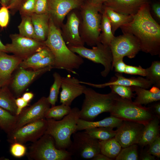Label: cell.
I'll list each match as a JSON object with an SVG mask.
<instances>
[{"instance_id": "cell-1", "label": "cell", "mask_w": 160, "mask_h": 160, "mask_svg": "<svg viewBox=\"0 0 160 160\" xmlns=\"http://www.w3.org/2000/svg\"><path fill=\"white\" fill-rule=\"evenodd\" d=\"M133 19L120 28L123 33L134 36L138 40L141 50L152 56L160 54V25L152 17L148 2L143 4Z\"/></svg>"}, {"instance_id": "cell-2", "label": "cell", "mask_w": 160, "mask_h": 160, "mask_svg": "<svg viewBox=\"0 0 160 160\" xmlns=\"http://www.w3.org/2000/svg\"><path fill=\"white\" fill-rule=\"evenodd\" d=\"M50 50L55 59L53 68L65 69L74 74L84 62L82 57L71 50L62 37L60 30L50 17L49 30L46 39L44 42Z\"/></svg>"}, {"instance_id": "cell-3", "label": "cell", "mask_w": 160, "mask_h": 160, "mask_svg": "<svg viewBox=\"0 0 160 160\" xmlns=\"http://www.w3.org/2000/svg\"><path fill=\"white\" fill-rule=\"evenodd\" d=\"M102 9V7L92 4L86 0L78 9L79 34L84 43L90 47L100 43Z\"/></svg>"}, {"instance_id": "cell-4", "label": "cell", "mask_w": 160, "mask_h": 160, "mask_svg": "<svg viewBox=\"0 0 160 160\" xmlns=\"http://www.w3.org/2000/svg\"><path fill=\"white\" fill-rule=\"evenodd\" d=\"M80 111L77 107L71 108L69 114L59 121L52 119H46L47 125L44 134L52 137L57 149L67 150L70 145L71 136L77 131Z\"/></svg>"}, {"instance_id": "cell-5", "label": "cell", "mask_w": 160, "mask_h": 160, "mask_svg": "<svg viewBox=\"0 0 160 160\" xmlns=\"http://www.w3.org/2000/svg\"><path fill=\"white\" fill-rule=\"evenodd\" d=\"M84 99L80 111V118L93 121L100 114L110 112L119 95L111 92L106 94L99 93L90 88H85Z\"/></svg>"}, {"instance_id": "cell-6", "label": "cell", "mask_w": 160, "mask_h": 160, "mask_svg": "<svg viewBox=\"0 0 160 160\" xmlns=\"http://www.w3.org/2000/svg\"><path fill=\"white\" fill-rule=\"evenodd\" d=\"M111 115L122 120L143 124H147L155 116L150 108L143 106L119 96L109 112Z\"/></svg>"}, {"instance_id": "cell-7", "label": "cell", "mask_w": 160, "mask_h": 160, "mask_svg": "<svg viewBox=\"0 0 160 160\" xmlns=\"http://www.w3.org/2000/svg\"><path fill=\"white\" fill-rule=\"evenodd\" d=\"M27 156L34 160H70L72 156L66 150L57 149L52 137L44 134L29 147Z\"/></svg>"}, {"instance_id": "cell-8", "label": "cell", "mask_w": 160, "mask_h": 160, "mask_svg": "<svg viewBox=\"0 0 160 160\" xmlns=\"http://www.w3.org/2000/svg\"><path fill=\"white\" fill-rule=\"evenodd\" d=\"M73 52L76 53L82 57L88 59L95 63L101 64L104 69L101 72V76L106 77L112 70L113 56L110 46L99 43L91 49L83 46H67Z\"/></svg>"}, {"instance_id": "cell-9", "label": "cell", "mask_w": 160, "mask_h": 160, "mask_svg": "<svg viewBox=\"0 0 160 160\" xmlns=\"http://www.w3.org/2000/svg\"><path fill=\"white\" fill-rule=\"evenodd\" d=\"M73 141L66 150L72 155L84 159H91L100 153V141L91 137L85 131L72 135Z\"/></svg>"}, {"instance_id": "cell-10", "label": "cell", "mask_w": 160, "mask_h": 160, "mask_svg": "<svg viewBox=\"0 0 160 160\" xmlns=\"http://www.w3.org/2000/svg\"><path fill=\"white\" fill-rule=\"evenodd\" d=\"M110 47L113 56L112 65L118 60L125 56L129 58L135 57L141 50L139 42L133 34L127 33L115 36Z\"/></svg>"}, {"instance_id": "cell-11", "label": "cell", "mask_w": 160, "mask_h": 160, "mask_svg": "<svg viewBox=\"0 0 160 160\" xmlns=\"http://www.w3.org/2000/svg\"><path fill=\"white\" fill-rule=\"evenodd\" d=\"M47 123L46 119H41L27 124L7 134V140L11 144H24L36 141L45 133Z\"/></svg>"}, {"instance_id": "cell-12", "label": "cell", "mask_w": 160, "mask_h": 160, "mask_svg": "<svg viewBox=\"0 0 160 160\" xmlns=\"http://www.w3.org/2000/svg\"><path fill=\"white\" fill-rule=\"evenodd\" d=\"M12 42L6 46V52L13 53L23 60L46 47L44 42L25 37L19 34L10 35Z\"/></svg>"}, {"instance_id": "cell-13", "label": "cell", "mask_w": 160, "mask_h": 160, "mask_svg": "<svg viewBox=\"0 0 160 160\" xmlns=\"http://www.w3.org/2000/svg\"><path fill=\"white\" fill-rule=\"evenodd\" d=\"M67 21L60 29L63 39L67 46H83L84 42L79 33L80 19L78 9L73 10L67 15Z\"/></svg>"}, {"instance_id": "cell-14", "label": "cell", "mask_w": 160, "mask_h": 160, "mask_svg": "<svg viewBox=\"0 0 160 160\" xmlns=\"http://www.w3.org/2000/svg\"><path fill=\"white\" fill-rule=\"evenodd\" d=\"M85 0H47L48 13L60 28L65 17L72 10L78 9Z\"/></svg>"}, {"instance_id": "cell-15", "label": "cell", "mask_w": 160, "mask_h": 160, "mask_svg": "<svg viewBox=\"0 0 160 160\" xmlns=\"http://www.w3.org/2000/svg\"><path fill=\"white\" fill-rule=\"evenodd\" d=\"M50 105L47 97H43L29 107L22 110L17 116L16 122L13 130L27 124L41 119H45L46 113Z\"/></svg>"}, {"instance_id": "cell-16", "label": "cell", "mask_w": 160, "mask_h": 160, "mask_svg": "<svg viewBox=\"0 0 160 160\" xmlns=\"http://www.w3.org/2000/svg\"><path fill=\"white\" fill-rule=\"evenodd\" d=\"M143 124L123 121L114 137L122 148L138 144L144 127Z\"/></svg>"}, {"instance_id": "cell-17", "label": "cell", "mask_w": 160, "mask_h": 160, "mask_svg": "<svg viewBox=\"0 0 160 160\" xmlns=\"http://www.w3.org/2000/svg\"><path fill=\"white\" fill-rule=\"evenodd\" d=\"M61 87L60 103L70 106L76 98L83 94L86 87L81 85L77 79L68 75L62 77Z\"/></svg>"}, {"instance_id": "cell-18", "label": "cell", "mask_w": 160, "mask_h": 160, "mask_svg": "<svg viewBox=\"0 0 160 160\" xmlns=\"http://www.w3.org/2000/svg\"><path fill=\"white\" fill-rule=\"evenodd\" d=\"M52 68V66H49L33 71L21 68L16 74L12 81L11 86L13 90L16 95H20L33 79Z\"/></svg>"}, {"instance_id": "cell-19", "label": "cell", "mask_w": 160, "mask_h": 160, "mask_svg": "<svg viewBox=\"0 0 160 160\" xmlns=\"http://www.w3.org/2000/svg\"><path fill=\"white\" fill-rule=\"evenodd\" d=\"M23 60L14 55L0 52V84L5 86L10 81L11 74Z\"/></svg>"}, {"instance_id": "cell-20", "label": "cell", "mask_w": 160, "mask_h": 160, "mask_svg": "<svg viewBox=\"0 0 160 160\" xmlns=\"http://www.w3.org/2000/svg\"><path fill=\"white\" fill-rule=\"evenodd\" d=\"M148 0H107L103 6L107 7L117 12L133 15Z\"/></svg>"}, {"instance_id": "cell-21", "label": "cell", "mask_w": 160, "mask_h": 160, "mask_svg": "<svg viewBox=\"0 0 160 160\" xmlns=\"http://www.w3.org/2000/svg\"><path fill=\"white\" fill-rule=\"evenodd\" d=\"M115 75L116 77L109 82L104 84H95L89 83L86 84L98 88H104L111 85H119L127 86L139 87L147 89L153 86L150 81L142 77L127 78L123 76L122 73H116Z\"/></svg>"}, {"instance_id": "cell-22", "label": "cell", "mask_w": 160, "mask_h": 160, "mask_svg": "<svg viewBox=\"0 0 160 160\" xmlns=\"http://www.w3.org/2000/svg\"><path fill=\"white\" fill-rule=\"evenodd\" d=\"M30 15L34 28L36 39L44 42L46 39L49 32L50 18L49 13L37 14L33 13Z\"/></svg>"}, {"instance_id": "cell-23", "label": "cell", "mask_w": 160, "mask_h": 160, "mask_svg": "<svg viewBox=\"0 0 160 160\" xmlns=\"http://www.w3.org/2000/svg\"><path fill=\"white\" fill-rule=\"evenodd\" d=\"M123 120L111 115L103 119L97 121H87L79 118L77 123V131L99 127H108L113 128L119 127Z\"/></svg>"}, {"instance_id": "cell-24", "label": "cell", "mask_w": 160, "mask_h": 160, "mask_svg": "<svg viewBox=\"0 0 160 160\" xmlns=\"http://www.w3.org/2000/svg\"><path fill=\"white\" fill-rule=\"evenodd\" d=\"M159 118L155 117L144 126L138 144L141 146L149 145L159 135Z\"/></svg>"}, {"instance_id": "cell-25", "label": "cell", "mask_w": 160, "mask_h": 160, "mask_svg": "<svg viewBox=\"0 0 160 160\" xmlns=\"http://www.w3.org/2000/svg\"><path fill=\"white\" fill-rule=\"evenodd\" d=\"M102 8L110 21L112 32L114 35L119 28L128 24L133 19L132 15L117 12L107 7L102 6Z\"/></svg>"}, {"instance_id": "cell-26", "label": "cell", "mask_w": 160, "mask_h": 160, "mask_svg": "<svg viewBox=\"0 0 160 160\" xmlns=\"http://www.w3.org/2000/svg\"><path fill=\"white\" fill-rule=\"evenodd\" d=\"M133 92L137 95L134 102L138 104L146 105L150 103L160 100V92L154 93L139 87L131 86Z\"/></svg>"}, {"instance_id": "cell-27", "label": "cell", "mask_w": 160, "mask_h": 160, "mask_svg": "<svg viewBox=\"0 0 160 160\" xmlns=\"http://www.w3.org/2000/svg\"><path fill=\"white\" fill-rule=\"evenodd\" d=\"M101 14V32L99 36L100 42L104 45L110 46L111 41L115 36L112 32L110 21L103 9Z\"/></svg>"}, {"instance_id": "cell-28", "label": "cell", "mask_w": 160, "mask_h": 160, "mask_svg": "<svg viewBox=\"0 0 160 160\" xmlns=\"http://www.w3.org/2000/svg\"><path fill=\"white\" fill-rule=\"evenodd\" d=\"M15 99L6 86L0 89V107L6 110L12 114L17 116V107Z\"/></svg>"}, {"instance_id": "cell-29", "label": "cell", "mask_w": 160, "mask_h": 160, "mask_svg": "<svg viewBox=\"0 0 160 160\" xmlns=\"http://www.w3.org/2000/svg\"><path fill=\"white\" fill-rule=\"evenodd\" d=\"M100 153L111 159L115 158L122 148L114 137L106 140H100Z\"/></svg>"}, {"instance_id": "cell-30", "label": "cell", "mask_w": 160, "mask_h": 160, "mask_svg": "<svg viewBox=\"0 0 160 160\" xmlns=\"http://www.w3.org/2000/svg\"><path fill=\"white\" fill-rule=\"evenodd\" d=\"M17 116L14 115L0 107V128L8 134L14 129Z\"/></svg>"}, {"instance_id": "cell-31", "label": "cell", "mask_w": 160, "mask_h": 160, "mask_svg": "<svg viewBox=\"0 0 160 160\" xmlns=\"http://www.w3.org/2000/svg\"><path fill=\"white\" fill-rule=\"evenodd\" d=\"M112 127H99L86 129L84 131L92 137L101 141L106 140L114 137L116 130Z\"/></svg>"}, {"instance_id": "cell-32", "label": "cell", "mask_w": 160, "mask_h": 160, "mask_svg": "<svg viewBox=\"0 0 160 160\" xmlns=\"http://www.w3.org/2000/svg\"><path fill=\"white\" fill-rule=\"evenodd\" d=\"M18 27L20 35L36 40L30 15H23L21 21Z\"/></svg>"}, {"instance_id": "cell-33", "label": "cell", "mask_w": 160, "mask_h": 160, "mask_svg": "<svg viewBox=\"0 0 160 160\" xmlns=\"http://www.w3.org/2000/svg\"><path fill=\"white\" fill-rule=\"evenodd\" d=\"M51 52L49 49L46 46L40 51L35 53L23 60L19 66L20 68H31Z\"/></svg>"}, {"instance_id": "cell-34", "label": "cell", "mask_w": 160, "mask_h": 160, "mask_svg": "<svg viewBox=\"0 0 160 160\" xmlns=\"http://www.w3.org/2000/svg\"><path fill=\"white\" fill-rule=\"evenodd\" d=\"M146 69L145 78L150 81L153 86L160 88V61H153L151 65Z\"/></svg>"}, {"instance_id": "cell-35", "label": "cell", "mask_w": 160, "mask_h": 160, "mask_svg": "<svg viewBox=\"0 0 160 160\" xmlns=\"http://www.w3.org/2000/svg\"><path fill=\"white\" fill-rule=\"evenodd\" d=\"M71 110L69 106L62 104L57 106L55 105L50 108L48 110L45 115V118L60 120L69 114Z\"/></svg>"}, {"instance_id": "cell-36", "label": "cell", "mask_w": 160, "mask_h": 160, "mask_svg": "<svg viewBox=\"0 0 160 160\" xmlns=\"http://www.w3.org/2000/svg\"><path fill=\"white\" fill-rule=\"evenodd\" d=\"M54 81L51 87L49 94L47 97L48 100L52 107L55 105L57 100L58 95L61 84L62 77L57 72L53 74Z\"/></svg>"}, {"instance_id": "cell-37", "label": "cell", "mask_w": 160, "mask_h": 160, "mask_svg": "<svg viewBox=\"0 0 160 160\" xmlns=\"http://www.w3.org/2000/svg\"><path fill=\"white\" fill-rule=\"evenodd\" d=\"M116 160H138L139 159L137 146L133 144L121 148L115 158Z\"/></svg>"}, {"instance_id": "cell-38", "label": "cell", "mask_w": 160, "mask_h": 160, "mask_svg": "<svg viewBox=\"0 0 160 160\" xmlns=\"http://www.w3.org/2000/svg\"><path fill=\"white\" fill-rule=\"evenodd\" d=\"M109 86L111 92L121 97L132 100V98L135 97V94L133 92L131 86L119 85H111Z\"/></svg>"}, {"instance_id": "cell-39", "label": "cell", "mask_w": 160, "mask_h": 160, "mask_svg": "<svg viewBox=\"0 0 160 160\" xmlns=\"http://www.w3.org/2000/svg\"><path fill=\"white\" fill-rule=\"evenodd\" d=\"M54 63V57L51 52L48 55L41 59L31 68L34 70H37L49 66H52L53 67Z\"/></svg>"}, {"instance_id": "cell-40", "label": "cell", "mask_w": 160, "mask_h": 160, "mask_svg": "<svg viewBox=\"0 0 160 160\" xmlns=\"http://www.w3.org/2000/svg\"><path fill=\"white\" fill-rule=\"evenodd\" d=\"M26 148L23 144L15 143H12L10 149L11 154L17 158H20L25 154Z\"/></svg>"}, {"instance_id": "cell-41", "label": "cell", "mask_w": 160, "mask_h": 160, "mask_svg": "<svg viewBox=\"0 0 160 160\" xmlns=\"http://www.w3.org/2000/svg\"><path fill=\"white\" fill-rule=\"evenodd\" d=\"M36 0H26L21 5L20 12L23 15H30L34 13Z\"/></svg>"}, {"instance_id": "cell-42", "label": "cell", "mask_w": 160, "mask_h": 160, "mask_svg": "<svg viewBox=\"0 0 160 160\" xmlns=\"http://www.w3.org/2000/svg\"><path fill=\"white\" fill-rule=\"evenodd\" d=\"M124 73L145 76L146 71V69L143 68L140 65L137 67L127 65Z\"/></svg>"}, {"instance_id": "cell-43", "label": "cell", "mask_w": 160, "mask_h": 160, "mask_svg": "<svg viewBox=\"0 0 160 160\" xmlns=\"http://www.w3.org/2000/svg\"><path fill=\"white\" fill-rule=\"evenodd\" d=\"M149 145V148L147 152L154 156L159 158L160 157V135L158 136Z\"/></svg>"}, {"instance_id": "cell-44", "label": "cell", "mask_w": 160, "mask_h": 160, "mask_svg": "<svg viewBox=\"0 0 160 160\" xmlns=\"http://www.w3.org/2000/svg\"><path fill=\"white\" fill-rule=\"evenodd\" d=\"M34 13L37 14L48 13L47 0H36Z\"/></svg>"}, {"instance_id": "cell-45", "label": "cell", "mask_w": 160, "mask_h": 160, "mask_svg": "<svg viewBox=\"0 0 160 160\" xmlns=\"http://www.w3.org/2000/svg\"><path fill=\"white\" fill-rule=\"evenodd\" d=\"M8 9L7 6H2L0 9V26L4 28L7 25L9 19Z\"/></svg>"}, {"instance_id": "cell-46", "label": "cell", "mask_w": 160, "mask_h": 160, "mask_svg": "<svg viewBox=\"0 0 160 160\" xmlns=\"http://www.w3.org/2000/svg\"><path fill=\"white\" fill-rule=\"evenodd\" d=\"M126 64L123 61V58L119 59L112 65V70L114 68L115 71L120 73H124Z\"/></svg>"}, {"instance_id": "cell-47", "label": "cell", "mask_w": 160, "mask_h": 160, "mask_svg": "<svg viewBox=\"0 0 160 160\" xmlns=\"http://www.w3.org/2000/svg\"><path fill=\"white\" fill-rule=\"evenodd\" d=\"M15 103L17 107L16 115H18L21 112L23 108L28 105V103L25 101L22 97L15 99Z\"/></svg>"}, {"instance_id": "cell-48", "label": "cell", "mask_w": 160, "mask_h": 160, "mask_svg": "<svg viewBox=\"0 0 160 160\" xmlns=\"http://www.w3.org/2000/svg\"><path fill=\"white\" fill-rule=\"evenodd\" d=\"M23 0H10L7 6L8 9H14L20 7Z\"/></svg>"}, {"instance_id": "cell-49", "label": "cell", "mask_w": 160, "mask_h": 160, "mask_svg": "<svg viewBox=\"0 0 160 160\" xmlns=\"http://www.w3.org/2000/svg\"><path fill=\"white\" fill-rule=\"evenodd\" d=\"M152 10L154 15L159 20H160V4L159 3H153L152 6Z\"/></svg>"}, {"instance_id": "cell-50", "label": "cell", "mask_w": 160, "mask_h": 160, "mask_svg": "<svg viewBox=\"0 0 160 160\" xmlns=\"http://www.w3.org/2000/svg\"><path fill=\"white\" fill-rule=\"evenodd\" d=\"M140 159L142 160H155L154 156L150 154L147 151L144 152L140 156Z\"/></svg>"}, {"instance_id": "cell-51", "label": "cell", "mask_w": 160, "mask_h": 160, "mask_svg": "<svg viewBox=\"0 0 160 160\" xmlns=\"http://www.w3.org/2000/svg\"><path fill=\"white\" fill-rule=\"evenodd\" d=\"M91 160H112L105 155L100 153L96 155Z\"/></svg>"}, {"instance_id": "cell-52", "label": "cell", "mask_w": 160, "mask_h": 160, "mask_svg": "<svg viewBox=\"0 0 160 160\" xmlns=\"http://www.w3.org/2000/svg\"><path fill=\"white\" fill-rule=\"evenodd\" d=\"M107 0H86L89 3L93 5L102 7L104 3Z\"/></svg>"}, {"instance_id": "cell-53", "label": "cell", "mask_w": 160, "mask_h": 160, "mask_svg": "<svg viewBox=\"0 0 160 160\" xmlns=\"http://www.w3.org/2000/svg\"><path fill=\"white\" fill-rule=\"evenodd\" d=\"M33 94L31 92H28L24 93L22 98L25 101L28 103L33 97Z\"/></svg>"}, {"instance_id": "cell-54", "label": "cell", "mask_w": 160, "mask_h": 160, "mask_svg": "<svg viewBox=\"0 0 160 160\" xmlns=\"http://www.w3.org/2000/svg\"><path fill=\"white\" fill-rule=\"evenodd\" d=\"M154 111L158 117L160 116V103H158L153 106Z\"/></svg>"}, {"instance_id": "cell-55", "label": "cell", "mask_w": 160, "mask_h": 160, "mask_svg": "<svg viewBox=\"0 0 160 160\" xmlns=\"http://www.w3.org/2000/svg\"><path fill=\"white\" fill-rule=\"evenodd\" d=\"M0 52H6V46L4 45L0 40Z\"/></svg>"}, {"instance_id": "cell-56", "label": "cell", "mask_w": 160, "mask_h": 160, "mask_svg": "<svg viewBox=\"0 0 160 160\" xmlns=\"http://www.w3.org/2000/svg\"><path fill=\"white\" fill-rule=\"evenodd\" d=\"M10 1V0H0V2L2 6H7Z\"/></svg>"}, {"instance_id": "cell-57", "label": "cell", "mask_w": 160, "mask_h": 160, "mask_svg": "<svg viewBox=\"0 0 160 160\" xmlns=\"http://www.w3.org/2000/svg\"><path fill=\"white\" fill-rule=\"evenodd\" d=\"M1 142V140H0V143ZM8 160V159H6L4 158V157H1L0 158V160Z\"/></svg>"}, {"instance_id": "cell-58", "label": "cell", "mask_w": 160, "mask_h": 160, "mask_svg": "<svg viewBox=\"0 0 160 160\" xmlns=\"http://www.w3.org/2000/svg\"><path fill=\"white\" fill-rule=\"evenodd\" d=\"M26 0H23V2H24Z\"/></svg>"}, {"instance_id": "cell-59", "label": "cell", "mask_w": 160, "mask_h": 160, "mask_svg": "<svg viewBox=\"0 0 160 160\" xmlns=\"http://www.w3.org/2000/svg\"><path fill=\"white\" fill-rule=\"evenodd\" d=\"M1 85H0V89L1 88Z\"/></svg>"}]
</instances>
